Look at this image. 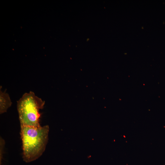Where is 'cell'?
<instances>
[{
  "label": "cell",
  "instance_id": "1",
  "mask_svg": "<svg viewBox=\"0 0 165 165\" xmlns=\"http://www.w3.org/2000/svg\"><path fill=\"white\" fill-rule=\"evenodd\" d=\"M23 158L26 163L38 159L45 151L48 140V125L38 127L20 126Z\"/></svg>",
  "mask_w": 165,
  "mask_h": 165
},
{
  "label": "cell",
  "instance_id": "2",
  "mask_svg": "<svg viewBox=\"0 0 165 165\" xmlns=\"http://www.w3.org/2000/svg\"><path fill=\"white\" fill-rule=\"evenodd\" d=\"M45 101L36 96L34 92L25 93L17 101V108L20 126L38 127L40 114Z\"/></svg>",
  "mask_w": 165,
  "mask_h": 165
},
{
  "label": "cell",
  "instance_id": "3",
  "mask_svg": "<svg viewBox=\"0 0 165 165\" xmlns=\"http://www.w3.org/2000/svg\"><path fill=\"white\" fill-rule=\"evenodd\" d=\"M12 103L9 94L0 90V114L6 112L11 106Z\"/></svg>",
  "mask_w": 165,
  "mask_h": 165
}]
</instances>
